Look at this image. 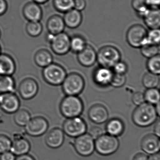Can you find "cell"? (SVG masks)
Returning <instances> with one entry per match:
<instances>
[{
  "label": "cell",
  "mask_w": 160,
  "mask_h": 160,
  "mask_svg": "<svg viewBox=\"0 0 160 160\" xmlns=\"http://www.w3.org/2000/svg\"><path fill=\"white\" fill-rule=\"evenodd\" d=\"M148 160H160V154L159 152L154 154H151L149 157H148Z\"/></svg>",
  "instance_id": "obj_50"
},
{
  "label": "cell",
  "mask_w": 160,
  "mask_h": 160,
  "mask_svg": "<svg viewBox=\"0 0 160 160\" xmlns=\"http://www.w3.org/2000/svg\"><path fill=\"white\" fill-rule=\"evenodd\" d=\"M8 4L6 0H0V16L3 15L7 12Z\"/></svg>",
  "instance_id": "obj_45"
},
{
  "label": "cell",
  "mask_w": 160,
  "mask_h": 160,
  "mask_svg": "<svg viewBox=\"0 0 160 160\" xmlns=\"http://www.w3.org/2000/svg\"><path fill=\"white\" fill-rule=\"evenodd\" d=\"M146 26L150 29H159L160 27V12L159 8H150L143 18Z\"/></svg>",
  "instance_id": "obj_23"
},
{
  "label": "cell",
  "mask_w": 160,
  "mask_h": 160,
  "mask_svg": "<svg viewBox=\"0 0 160 160\" xmlns=\"http://www.w3.org/2000/svg\"><path fill=\"white\" fill-rule=\"evenodd\" d=\"M1 32L0 31V37H1Z\"/></svg>",
  "instance_id": "obj_56"
},
{
  "label": "cell",
  "mask_w": 160,
  "mask_h": 160,
  "mask_svg": "<svg viewBox=\"0 0 160 160\" xmlns=\"http://www.w3.org/2000/svg\"><path fill=\"white\" fill-rule=\"evenodd\" d=\"M154 134L158 137L160 136V122L159 118L157 119L155 121V124L154 126Z\"/></svg>",
  "instance_id": "obj_49"
},
{
  "label": "cell",
  "mask_w": 160,
  "mask_h": 160,
  "mask_svg": "<svg viewBox=\"0 0 160 160\" xmlns=\"http://www.w3.org/2000/svg\"><path fill=\"white\" fill-rule=\"evenodd\" d=\"M89 134L93 138L96 139L103 134L102 129L99 126H94L90 129Z\"/></svg>",
  "instance_id": "obj_42"
},
{
  "label": "cell",
  "mask_w": 160,
  "mask_h": 160,
  "mask_svg": "<svg viewBox=\"0 0 160 160\" xmlns=\"http://www.w3.org/2000/svg\"><path fill=\"white\" fill-rule=\"evenodd\" d=\"M147 44L159 45L160 40V31L159 29H151L147 34Z\"/></svg>",
  "instance_id": "obj_37"
},
{
  "label": "cell",
  "mask_w": 160,
  "mask_h": 160,
  "mask_svg": "<svg viewBox=\"0 0 160 160\" xmlns=\"http://www.w3.org/2000/svg\"><path fill=\"white\" fill-rule=\"evenodd\" d=\"M73 146L79 155L88 157L93 153L95 150V142L89 134L85 133L76 138Z\"/></svg>",
  "instance_id": "obj_11"
},
{
  "label": "cell",
  "mask_w": 160,
  "mask_h": 160,
  "mask_svg": "<svg viewBox=\"0 0 160 160\" xmlns=\"http://www.w3.org/2000/svg\"><path fill=\"white\" fill-rule=\"evenodd\" d=\"M159 46L157 45L148 44L141 47V54L148 58L159 55Z\"/></svg>",
  "instance_id": "obj_36"
},
{
  "label": "cell",
  "mask_w": 160,
  "mask_h": 160,
  "mask_svg": "<svg viewBox=\"0 0 160 160\" xmlns=\"http://www.w3.org/2000/svg\"><path fill=\"white\" fill-rule=\"evenodd\" d=\"M32 118L29 111L27 109H19L14 116V121L16 124L20 127H25Z\"/></svg>",
  "instance_id": "obj_28"
},
{
  "label": "cell",
  "mask_w": 160,
  "mask_h": 160,
  "mask_svg": "<svg viewBox=\"0 0 160 160\" xmlns=\"http://www.w3.org/2000/svg\"><path fill=\"white\" fill-rule=\"evenodd\" d=\"M148 156L146 153L138 152L133 157L132 160H148Z\"/></svg>",
  "instance_id": "obj_47"
},
{
  "label": "cell",
  "mask_w": 160,
  "mask_h": 160,
  "mask_svg": "<svg viewBox=\"0 0 160 160\" xmlns=\"http://www.w3.org/2000/svg\"><path fill=\"white\" fill-rule=\"evenodd\" d=\"M147 32L146 29L140 25H135L130 28L126 33L127 42L134 48H141L147 44Z\"/></svg>",
  "instance_id": "obj_8"
},
{
  "label": "cell",
  "mask_w": 160,
  "mask_h": 160,
  "mask_svg": "<svg viewBox=\"0 0 160 160\" xmlns=\"http://www.w3.org/2000/svg\"><path fill=\"white\" fill-rule=\"evenodd\" d=\"M78 60L84 67L92 66L97 61V53L93 47L87 45L86 47L78 53Z\"/></svg>",
  "instance_id": "obj_19"
},
{
  "label": "cell",
  "mask_w": 160,
  "mask_h": 160,
  "mask_svg": "<svg viewBox=\"0 0 160 160\" xmlns=\"http://www.w3.org/2000/svg\"><path fill=\"white\" fill-rule=\"evenodd\" d=\"M3 75V73H2V71L1 69L0 68V76Z\"/></svg>",
  "instance_id": "obj_54"
},
{
  "label": "cell",
  "mask_w": 160,
  "mask_h": 160,
  "mask_svg": "<svg viewBox=\"0 0 160 160\" xmlns=\"http://www.w3.org/2000/svg\"><path fill=\"white\" fill-rule=\"evenodd\" d=\"M54 8L60 12L66 13L74 8V0H53Z\"/></svg>",
  "instance_id": "obj_31"
},
{
  "label": "cell",
  "mask_w": 160,
  "mask_h": 160,
  "mask_svg": "<svg viewBox=\"0 0 160 160\" xmlns=\"http://www.w3.org/2000/svg\"><path fill=\"white\" fill-rule=\"evenodd\" d=\"M39 91V86L35 79L27 78L23 79L18 88V92L22 99L29 100L34 98Z\"/></svg>",
  "instance_id": "obj_12"
},
{
  "label": "cell",
  "mask_w": 160,
  "mask_h": 160,
  "mask_svg": "<svg viewBox=\"0 0 160 160\" xmlns=\"http://www.w3.org/2000/svg\"><path fill=\"white\" fill-rule=\"evenodd\" d=\"M119 145V141L117 137L103 134L95 140V149L99 154L108 156L116 152Z\"/></svg>",
  "instance_id": "obj_4"
},
{
  "label": "cell",
  "mask_w": 160,
  "mask_h": 160,
  "mask_svg": "<svg viewBox=\"0 0 160 160\" xmlns=\"http://www.w3.org/2000/svg\"><path fill=\"white\" fill-rule=\"evenodd\" d=\"M84 110V104L77 96L67 95L61 102L60 110L67 118L79 117Z\"/></svg>",
  "instance_id": "obj_2"
},
{
  "label": "cell",
  "mask_w": 160,
  "mask_h": 160,
  "mask_svg": "<svg viewBox=\"0 0 160 160\" xmlns=\"http://www.w3.org/2000/svg\"><path fill=\"white\" fill-rule=\"evenodd\" d=\"M105 129L108 134L117 137L123 133L125 129V125L120 119L113 118L108 122Z\"/></svg>",
  "instance_id": "obj_24"
},
{
  "label": "cell",
  "mask_w": 160,
  "mask_h": 160,
  "mask_svg": "<svg viewBox=\"0 0 160 160\" xmlns=\"http://www.w3.org/2000/svg\"><path fill=\"white\" fill-rule=\"evenodd\" d=\"M144 94L147 102L152 105H156L160 102V92L156 88L148 89Z\"/></svg>",
  "instance_id": "obj_34"
},
{
  "label": "cell",
  "mask_w": 160,
  "mask_h": 160,
  "mask_svg": "<svg viewBox=\"0 0 160 160\" xmlns=\"http://www.w3.org/2000/svg\"><path fill=\"white\" fill-rule=\"evenodd\" d=\"M140 146L142 150L148 154L157 153L160 150V138L154 134H149L143 138Z\"/></svg>",
  "instance_id": "obj_16"
},
{
  "label": "cell",
  "mask_w": 160,
  "mask_h": 160,
  "mask_svg": "<svg viewBox=\"0 0 160 160\" xmlns=\"http://www.w3.org/2000/svg\"><path fill=\"white\" fill-rule=\"evenodd\" d=\"M157 113L153 105L144 102L134 110L132 114V120L137 126L147 127L155 122L157 119Z\"/></svg>",
  "instance_id": "obj_1"
},
{
  "label": "cell",
  "mask_w": 160,
  "mask_h": 160,
  "mask_svg": "<svg viewBox=\"0 0 160 160\" xmlns=\"http://www.w3.org/2000/svg\"><path fill=\"white\" fill-rule=\"evenodd\" d=\"M64 133L71 138H77L86 133L87 125L86 122L79 117L67 118L62 126Z\"/></svg>",
  "instance_id": "obj_9"
},
{
  "label": "cell",
  "mask_w": 160,
  "mask_h": 160,
  "mask_svg": "<svg viewBox=\"0 0 160 160\" xmlns=\"http://www.w3.org/2000/svg\"><path fill=\"white\" fill-rule=\"evenodd\" d=\"M16 160H36L32 155L27 153L23 155H19L16 157Z\"/></svg>",
  "instance_id": "obj_48"
},
{
  "label": "cell",
  "mask_w": 160,
  "mask_h": 160,
  "mask_svg": "<svg viewBox=\"0 0 160 160\" xmlns=\"http://www.w3.org/2000/svg\"><path fill=\"white\" fill-rule=\"evenodd\" d=\"M87 45L86 41L83 37L76 35L71 39L70 50L74 53H78L82 51Z\"/></svg>",
  "instance_id": "obj_30"
},
{
  "label": "cell",
  "mask_w": 160,
  "mask_h": 160,
  "mask_svg": "<svg viewBox=\"0 0 160 160\" xmlns=\"http://www.w3.org/2000/svg\"><path fill=\"white\" fill-rule=\"evenodd\" d=\"M115 73L125 74L128 71V66L124 62L119 61L113 67Z\"/></svg>",
  "instance_id": "obj_40"
},
{
  "label": "cell",
  "mask_w": 160,
  "mask_h": 160,
  "mask_svg": "<svg viewBox=\"0 0 160 160\" xmlns=\"http://www.w3.org/2000/svg\"><path fill=\"white\" fill-rule=\"evenodd\" d=\"M17 156L11 151L5 152L0 154V160H16Z\"/></svg>",
  "instance_id": "obj_44"
},
{
  "label": "cell",
  "mask_w": 160,
  "mask_h": 160,
  "mask_svg": "<svg viewBox=\"0 0 160 160\" xmlns=\"http://www.w3.org/2000/svg\"><path fill=\"white\" fill-rule=\"evenodd\" d=\"M142 82L143 86L147 89L156 88L160 82L159 75L148 72L143 77Z\"/></svg>",
  "instance_id": "obj_29"
},
{
  "label": "cell",
  "mask_w": 160,
  "mask_h": 160,
  "mask_svg": "<svg viewBox=\"0 0 160 160\" xmlns=\"http://www.w3.org/2000/svg\"><path fill=\"white\" fill-rule=\"evenodd\" d=\"M89 118L94 123L102 124L108 118V112L104 106L100 104L93 105L88 112Z\"/></svg>",
  "instance_id": "obj_15"
},
{
  "label": "cell",
  "mask_w": 160,
  "mask_h": 160,
  "mask_svg": "<svg viewBox=\"0 0 160 160\" xmlns=\"http://www.w3.org/2000/svg\"><path fill=\"white\" fill-rule=\"evenodd\" d=\"M1 54V47H0V55Z\"/></svg>",
  "instance_id": "obj_55"
},
{
  "label": "cell",
  "mask_w": 160,
  "mask_h": 160,
  "mask_svg": "<svg viewBox=\"0 0 160 160\" xmlns=\"http://www.w3.org/2000/svg\"><path fill=\"white\" fill-rule=\"evenodd\" d=\"M31 148L29 141L21 135L18 134L14 136L10 151L17 156L28 153Z\"/></svg>",
  "instance_id": "obj_14"
},
{
  "label": "cell",
  "mask_w": 160,
  "mask_h": 160,
  "mask_svg": "<svg viewBox=\"0 0 160 160\" xmlns=\"http://www.w3.org/2000/svg\"><path fill=\"white\" fill-rule=\"evenodd\" d=\"M132 101L135 105H139L145 102V97L144 93L140 92H136L132 96Z\"/></svg>",
  "instance_id": "obj_41"
},
{
  "label": "cell",
  "mask_w": 160,
  "mask_h": 160,
  "mask_svg": "<svg viewBox=\"0 0 160 160\" xmlns=\"http://www.w3.org/2000/svg\"><path fill=\"white\" fill-rule=\"evenodd\" d=\"M67 76L65 69L58 63H53L43 68L42 76L45 81L51 86L62 85Z\"/></svg>",
  "instance_id": "obj_6"
},
{
  "label": "cell",
  "mask_w": 160,
  "mask_h": 160,
  "mask_svg": "<svg viewBox=\"0 0 160 160\" xmlns=\"http://www.w3.org/2000/svg\"><path fill=\"white\" fill-rule=\"evenodd\" d=\"M126 81V78L125 74H119L114 73L110 85L115 88H120L125 84Z\"/></svg>",
  "instance_id": "obj_39"
},
{
  "label": "cell",
  "mask_w": 160,
  "mask_h": 160,
  "mask_svg": "<svg viewBox=\"0 0 160 160\" xmlns=\"http://www.w3.org/2000/svg\"><path fill=\"white\" fill-rule=\"evenodd\" d=\"M155 107V110H156V113H157V115L158 116L160 115V102L156 104V106Z\"/></svg>",
  "instance_id": "obj_51"
},
{
  "label": "cell",
  "mask_w": 160,
  "mask_h": 160,
  "mask_svg": "<svg viewBox=\"0 0 160 160\" xmlns=\"http://www.w3.org/2000/svg\"><path fill=\"white\" fill-rule=\"evenodd\" d=\"M147 66L150 72L155 74H160V57L159 54L148 58L147 62Z\"/></svg>",
  "instance_id": "obj_35"
},
{
  "label": "cell",
  "mask_w": 160,
  "mask_h": 160,
  "mask_svg": "<svg viewBox=\"0 0 160 160\" xmlns=\"http://www.w3.org/2000/svg\"><path fill=\"white\" fill-rule=\"evenodd\" d=\"M23 14L29 22L40 21L42 17V11L40 4L34 2H28L24 6Z\"/></svg>",
  "instance_id": "obj_20"
},
{
  "label": "cell",
  "mask_w": 160,
  "mask_h": 160,
  "mask_svg": "<svg viewBox=\"0 0 160 160\" xmlns=\"http://www.w3.org/2000/svg\"><path fill=\"white\" fill-rule=\"evenodd\" d=\"M113 74L111 69L100 66L93 72V81L100 87H107L110 84Z\"/></svg>",
  "instance_id": "obj_18"
},
{
  "label": "cell",
  "mask_w": 160,
  "mask_h": 160,
  "mask_svg": "<svg viewBox=\"0 0 160 160\" xmlns=\"http://www.w3.org/2000/svg\"><path fill=\"white\" fill-rule=\"evenodd\" d=\"M86 0H74V8L78 11H83L86 8Z\"/></svg>",
  "instance_id": "obj_43"
},
{
  "label": "cell",
  "mask_w": 160,
  "mask_h": 160,
  "mask_svg": "<svg viewBox=\"0 0 160 160\" xmlns=\"http://www.w3.org/2000/svg\"><path fill=\"white\" fill-rule=\"evenodd\" d=\"M42 30V25L40 21H30L26 26L27 33L32 37L40 36Z\"/></svg>",
  "instance_id": "obj_32"
},
{
  "label": "cell",
  "mask_w": 160,
  "mask_h": 160,
  "mask_svg": "<svg viewBox=\"0 0 160 160\" xmlns=\"http://www.w3.org/2000/svg\"><path fill=\"white\" fill-rule=\"evenodd\" d=\"M64 24L70 28H78L82 21V14L80 11L72 9L65 13L63 18Z\"/></svg>",
  "instance_id": "obj_22"
},
{
  "label": "cell",
  "mask_w": 160,
  "mask_h": 160,
  "mask_svg": "<svg viewBox=\"0 0 160 160\" xmlns=\"http://www.w3.org/2000/svg\"><path fill=\"white\" fill-rule=\"evenodd\" d=\"M62 85V91L66 95L78 96L84 90L85 82L81 75L73 72L67 75Z\"/></svg>",
  "instance_id": "obj_5"
},
{
  "label": "cell",
  "mask_w": 160,
  "mask_h": 160,
  "mask_svg": "<svg viewBox=\"0 0 160 160\" xmlns=\"http://www.w3.org/2000/svg\"><path fill=\"white\" fill-rule=\"evenodd\" d=\"M12 144V139L9 137L0 134V154L10 151Z\"/></svg>",
  "instance_id": "obj_38"
},
{
  "label": "cell",
  "mask_w": 160,
  "mask_h": 160,
  "mask_svg": "<svg viewBox=\"0 0 160 160\" xmlns=\"http://www.w3.org/2000/svg\"><path fill=\"white\" fill-rule=\"evenodd\" d=\"M0 68L3 75L12 76L16 70L15 62L12 57L6 54L0 55Z\"/></svg>",
  "instance_id": "obj_25"
},
{
  "label": "cell",
  "mask_w": 160,
  "mask_h": 160,
  "mask_svg": "<svg viewBox=\"0 0 160 160\" xmlns=\"http://www.w3.org/2000/svg\"><path fill=\"white\" fill-rule=\"evenodd\" d=\"M46 37L51 49L55 54L62 56L70 51L71 38L67 33L62 32L54 35L48 32Z\"/></svg>",
  "instance_id": "obj_7"
},
{
  "label": "cell",
  "mask_w": 160,
  "mask_h": 160,
  "mask_svg": "<svg viewBox=\"0 0 160 160\" xmlns=\"http://www.w3.org/2000/svg\"><path fill=\"white\" fill-rule=\"evenodd\" d=\"M15 81L11 75L0 76V93L13 92L15 89Z\"/></svg>",
  "instance_id": "obj_27"
},
{
  "label": "cell",
  "mask_w": 160,
  "mask_h": 160,
  "mask_svg": "<svg viewBox=\"0 0 160 160\" xmlns=\"http://www.w3.org/2000/svg\"><path fill=\"white\" fill-rule=\"evenodd\" d=\"M132 5L139 17L143 18L150 8L147 5L146 0H132Z\"/></svg>",
  "instance_id": "obj_33"
},
{
  "label": "cell",
  "mask_w": 160,
  "mask_h": 160,
  "mask_svg": "<svg viewBox=\"0 0 160 160\" xmlns=\"http://www.w3.org/2000/svg\"><path fill=\"white\" fill-rule=\"evenodd\" d=\"M3 93H0V103L1 102L2 100V96H3Z\"/></svg>",
  "instance_id": "obj_53"
},
{
  "label": "cell",
  "mask_w": 160,
  "mask_h": 160,
  "mask_svg": "<svg viewBox=\"0 0 160 160\" xmlns=\"http://www.w3.org/2000/svg\"><path fill=\"white\" fill-rule=\"evenodd\" d=\"M49 127L48 121L42 116L32 118L25 126V132L30 136L38 137L44 134Z\"/></svg>",
  "instance_id": "obj_10"
},
{
  "label": "cell",
  "mask_w": 160,
  "mask_h": 160,
  "mask_svg": "<svg viewBox=\"0 0 160 160\" xmlns=\"http://www.w3.org/2000/svg\"><path fill=\"white\" fill-rule=\"evenodd\" d=\"M119 50L112 46H105L99 49L97 53V62L100 66L105 68H113L121 59Z\"/></svg>",
  "instance_id": "obj_3"
},
{
  "label": "cell",
  "mask_w": 160,
  "mask_h": 160,
  "mask_svg": "<svg viewBox=\"0 0 160 160\" xmlns=\"http://www.w3.org/2000/svg\"><path fill=\"white\" fill-rule=\"evenodd\" d=\"M64 139L63 131L60 128H54L48 133L45 141L48 147L52 149H57L62 146Z\"/></svg>",
  "instance_id": "obj_17"
},
{
  "label": "cell",
  "mask_w": 160,
  "mask_h": 160,
  "mask_svg": "<svg viewBox=\"0 0 160 160\" xmlns=\"http://www.w3.org/2000/svg\"><path fill=\"white\" fill-rule=\"evenodd\" d=\"M65 26L63 18L58 15L50 17L47 23L48 32L54 35L63 32Z\"/></svg>",
  "instance_id": "obj_21"
},
{
  "label": "cell",
  "mask_w": 160,
  "mask_h": 160,
  "mask_svg": "<svg viewBox=\"0 0 160 160\" xmlns=\"http://www.w3.org/2000/svg\"><path fill=\"white\" fill-rule=\"evenodd\" d=\"M48 0H33V2L39 4H44L47 2Z\"/></svg>",
  "instance_id": "obj_52"
},
{
  "label": "cell",
  "mask_w": 160,
  "mask_h": 160,
  "mask_svg": "<svg viewBox=\"0 0 160 160\" xmlns=\"http://www.w3.org/2000/svg\"><path fill=\"white\" fill-rule=\"evenodd\" d=\"M20 101L18 96L14 93H3L0 103V108L7 114H14L20 109Z\"/></svg>",
  "instance_id": "obj_13"
},
{
  "label": "cell",
  "mask_w": 160,
  "mask_h": 160,
  "mask_svg": "<svg viewBox=\"0 0 160 160\" xmlns=\"http://www.w3.org/2000/svg\"><path fill=\"white\" fill-rule=\"evenodd\" d=\"M146 1L149 8H158L160 5V0H146Z\"/></svg>",
  "instance_id": "obj_46"
},
{
  "label": "cell",
  "mask_w": 160,
  "mask_h": 160,
  "mask_svg": "<svg viewBox=\"0 0 160 160\" xmlns=\"http://www.w3.org/2000/svg\"><path fill=\"white\" fill-rule=\"evenodd\" d=\"M34 60L37 66L44 68L53 62V58L48 50L42 49L35 53Z\"/></svg>",
  "instance_id": "obj_26"
}]
</instances>
